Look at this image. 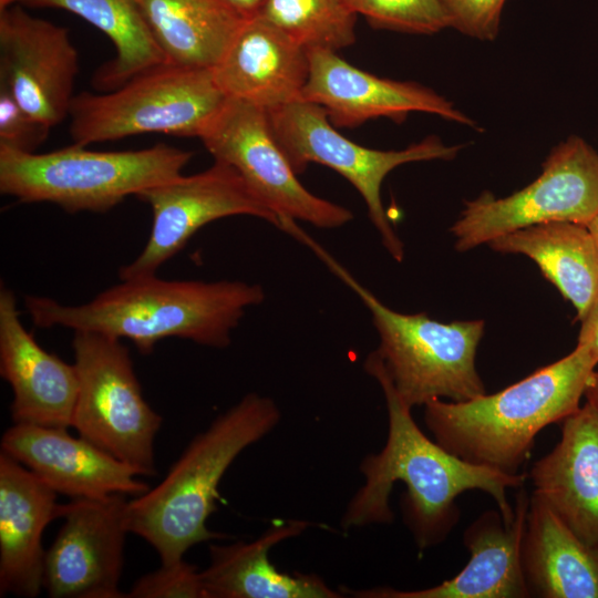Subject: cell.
<instances>
[{"label":"cell","instance_id":"12","mask_svg":"<svg viewBox=\"0 0 598 598\" xmlns=\"http://www.w3.org/2000/svg\"><path fill=\"white\" fill-rule=\"evenodd\" d=\"M152 210L148 239L140 255L120 268V280L156 275L207 224L236 215L264 219L279 228V218L230 165L215 161L207 169L183 174L135 195Z\"/></svg>","mask_w":598,"mask_h":598},{"label":"cell","instance_id":"20","mask_svg":"<svg viewBox=\"0 0 598 598\" xmlns=\"http://www.w3.org/2000/svg\"><path fill=\"white\" fill-rule=\"evenodd\" d=\"M58 493L0 453V595L33 598L43 588L42 535L60 517Z\"/></svg>","mask_w":598,"mask_h":598},{"label":"cell","instance_id":"21","mask_svg":"<svg viewBox=\"0 0 598 598\" xmlns=\"http://www.w3.org/2000/svg\"><path fill=\"white\" fill-rule=\"evenodd\" d=\"M561 422L559 442L530 468L533 493L598 550V411L586 402Z\"/></svg>","mask_w":598,"mask_h":598},{"label":"cell","instance_id":"36","mask_svg":"<svg viewBox=\"0 0 598 598\" xmlns=\"http://www.w3.org/2000/svg\"><path fill=\"white\" fill-rule=\"evenodd\" d=\"M16 4H19V0H0V11L6 10Z\"/></svg>","mask_w":598,"mask_h":598},{"label":"cell","instance_id":"14","mask_svg":"<svg viewBox=\"0 0 598 598\" xmlns=\"http://www.w3.org/2000/svg\"><path fill=\"white\" fill-rule=\"evenodd\" d=\"M79 53L66 28L20 4L0 11V85L51 128L69 117Z\"/></svg>","mask_w":598,"mask_h":598},{"label":"cell","instance_id":"13","mask_svg":"<svg viewBox=\"0 0 598 598\" xmlns=\"http://www.w3.org/2000/svg\"><path fill=\"white\" fill-rule=\"evenodd\" d=\"M127 496L73 498L61 504L64 519L45 549L43 588L52 598H123Z\"/></svg>","mask_w":598,"mask_h":598},{"label":"cell","instance_id":"29","mask_svg":"<svg viewBox=\"0 0 598 598\" xmlns=\"http://www.w3.org/2000/svg\"><path fill=\"white\" fill-rule=\"evenodd\" d=\"M130 598H205L200 571L184 559L140 577Z\"/></svg>","mask_w":598,"mask_h":598},{"label":"cell","instance_id":"5","mask_svg":"<svg viewBox=\"0 0 598 598\" xmlns=\"http://www.w3.org/2000/svg\"><path fill=\"white\" fill-rule=\"evenodd\" d=\"M289 235L310 248L370 311L379 336L374 351L401 399L410 406L436 399L462 402L486 393L475 358L484 320L431 319L426 313H401L386 307L299 226Z\"/></svg>","mask_w":598,"mask_h":598},{"label":"cell","instance_id":"19","mask_svg":"<svg viewBox=\"0 0 598 598\" xmlns=\"http://www.w3.org/2000/svg\"><path fill=\"white\" fill-rule=\"evenodd\" d=\"M221 93L266 111L301 97L308 49L260 16L248 18L212 69Z\"/></svg>","mask_w":598,"mask_h":598},{"label":"cell","instance_id":"6","mask_svg":"<svg viewBox=\"0 0 598 598\" xmlns=\"http://www.w3.org/2000/svg\"><path fill=\"white\" fill-rule=\"evenodd\" d=\"M193 152L158 143L134 151H92L73 143L48 153L0 146V192L66 213H105L127 196L182 175Z\"/></svg>","mask_w":598,"mask_h":598},{"label":"cell","instance_id":"16","mask_svg":"<svg viewBox=\"0 0 598 598\" xmlns=\"http://www.w3.org/2000/svg\"><path fill=\"white\" fill-rule=\"evenodd\" d=\"M1 452L72 499L134 497L150 488L133 466L68 429L13 423L2 435Z\"/></svg>","mask_w":598,"mask_h":598},{"label":"cell","instance_id":"27","mask_svg":"<svg viewBox=\"0 0 598 598\" xmlns=\"http://www.w3.org/2000/svg\"><path fill=\"white\" fill-rule=\"evenodd\" d=\"M256 16L308 50L338 51L355 41L357 14L346 0H264Z\"/></svg>","mask_w":598,"mask_h":598},{"label":"cell","instance_id":"17","mask_svg":"<svg viewBox=\"0 0 598 598\" xmlns=\"http://www.w3.org/2000/svg\"><path fill=\"white\" fill-rule=\"evenodd\" d=\"M530 496L524 486L515 502V515L506 524L499 511H486L464 532L463 542L471 554L465 567L453 578L420 590L374 587L343 594L359 598H527L520 548Z\"/></svg>","mask_w":598,"mask_h":598},{"label":"cell","instance_id":"34","mask_svg":"<svg viewBox=\"0 0 598 598\" xmlns=\"http://www.w3.org/2000/svg\"><path fill=\"white\" fill-rule=\"evenodd\" d=\"M586 402L590 403L598 411V371L595 370L586 385Z\"/></svg>","mask_w":598,"mask_h":598},{"label":"cell","instance_id":"3","mask_svg":"<svg viewBox=\"0 0 598 598\" xmlns=\"http://www.w3.org/2000/svg\"><path fill=\"white\" fill-rule=\"evenodd\" d=\"M597 360L585 344L494 393L462 402L424 404V422L442 447L460 458L518 474L536 435L579 409Z\"/></svg>","mask_w":598,"mask_h":598},{"label":"cell","instance_id":"30","mask_svg":"<svg viewBox=\"0 0 598 598\" xmlns=\"http://www.w3.org/2000/svg\"><path fill=\"white\" fill-rule=\"evenodd\" d=\"M51 127L28 113L0 85V146L23 152L35 153L49 137Z\"/></svg>","mask_w":598,"mask_h":598},{"label":"cell","instance_id":"4","mask_svg":"<svg viewBox=\"0 0 598 598\" xmlns=\"http://www.w3.org/2000/svg\"><path fill=\"white\" fill-rule=\"evenodd\" d=\"M280 417L272 399L246 394L192 440L155 487L127 501L128 532L147 542L162 565L184 559L196 544L227 537L207 527L217 509L220 481L236 457L271 432Z\"/></svg>","mask_w":598,"mask_h":598},{"label":"cell","instance_id":"31","mask_svg":"<svg viewBox=\"0 0 598 598\" xmlns=\"http://www.w3.org/2000/svg\"><path fill=\"white\" fill-rule=\"evenodd\" d=\"M451 28L482 41L497 37L506 0H440Z\"/></svg>","mask_w":598,"mask_h":598},{"label":"cell","instance_id":"9","mask_svg":"<svg viewBox=\"0 0 598 598\" xmlns=\"http://www.w3.org/2000/svg\"><path fill=\"white\" fill-rule=\"evenodd\" d=\"M267 113L271 130L296 173L301 174L316 163L343 176L363 198L384 248L396 261H402L404 245L381 198L384 178L406 163L453 159L461 146L447 145L432 135L396 151L365 147L342 135L320 105L302 97Z\"/></svg>","mask_w":598,"mask_h":598},{"label":"cell","instance_id":"26","mask_svg":"<svg viewBox=\"0 0 598 598\" xmlns=\"http://www.w3.org/2000/svg\"><path fill=\"white\" fill-rule=\"evenodd\" d=\"M27 8H54L79 16L103 32L115 56L97 69L93 86L112 91L133 76L167 62L155 43L137 0H19Z\"/></svg>","mask_w":598,"mask_h":598},{"label":"cell","instance_id":"2","mask_svg":"<svg viewBox=\"0 0 598 598\" xmlns=\"http://www.w3.org/2000/svg\"><path fill=\"white\" fill-rule=\"evenodd\" d=\"M264 300L265 290L258 283L165 280L153 275L121 280L83 305L27 296L24 307L39 328L62 327L127 339L142 354H150L166 338L226 348L246 309Z\"/></svg>","mask_w":598,"mask_h":598},{"label":"cell","instance_id":"23","mask_svg":"<svg viewBox=\"0 0 598 598\" xmlns=\"http://www.w3.org/2000/svg\"><path fill=\"white\" fill-rule=\"evenodd\" d=\"M520 559L530 597L598 598V550L579 539L535 493Z\"/></svg>","mask_w":598,"mask_h":598},{"label":"cell","instance_id":"33","mask_svg":"<svg viewBox=\"0 0 598 598\" xmlns=\"http://www.w3.org/2000/svg\"><path fill=\"white\" fill-rule=\"evenodd\" d=\"M246 19L255 17L264 0H229Z\"/></svg>","mask_w":598,"mask_h":598},{"label":"cell","instance_id":"1","mask_svg":"<svg viewBox=\"0 0 598 598\" xmlns=\"http://www.w3.org/2000/svg\"><path fill=\"white\" fill-rule=\"evenodd\" d=\"M364 370L380 384L388 411V437L379 453L363 458V485L348 504L341 525L346 528L390 524V496L394 483L406 487L403 517L421 550L442 543L460 518L456 498L480 489L496 502L506 524L515 515L507 498L509 488L524 486L525 473L506 474L466 462L430 440L417 426L410 408L396 392L380 358L373 351Z\"/></svg>","mask_w":598,"mask_h":598},{"label":"cell","instance_id":"8","mask_svg":"<svg viewBox=\"0 0 598 598\" xmlns=\"http://www.w3.org/2000/svg\"><path fill=\"white\" fill-rule=\"evenodd\" d=\"M72 348L79 379L72 427L140 475H156L162 416L143 396L130 350L121 339L94 331H74Z\"/></svg>","mask_w":598,"mask_h":598},{"label":"cell","instance_id":"18","mask_svg":"<svg viewBox=\"0 0 598 598\" xmlns=\"http://www.w3.org/2000/svg\"><path fill=\"white\" fill-rule=\"evenodd\" d=\"M0 374L12 390L13 423L72 426L79 379L74 363L44 350L24 328L13 291L0 289Z\"/></svg>","mask_w":598,"mask_h":598},{"label":"cell","instance_id":"22","mask_svg":"<svg viewBox=\"0 0 598 598\" xmlns=\"http://www.w3.org/2000/svg\"><path fill=\"white\" fill-rule=\"evenodd\" d=\"M309 526L305 520L278 523L252 542L212 544L209 565L200 571L205 598H339L322 578L286 574L269 559V550Z\"/></svg>","mask_w":598,"mask_h":598},{"label":"cell","instance_id":"28","mask_svg":"<svg viewBox=\"0 0 598 598\" xmlns=\"http://www.w3.org/2000/svg\"><path fill=\"white\" fill-rule=\"evenodd\" d=\"M375 29L412 34H433L451 22L440 0H346Z\"/></svg>","mask_w":598,"mask_h":598},{"label":"cell","instance_id":"24","mask_svg":"<svg viewBox=\"0 0 598 598\" xmlns=\"http://www.w3.org/2000/svg\"><path fill=\"white\" fill-rule=\"evenodd\" d=\"M502 254H519L568 300L581 320L598 299V246L586 225L550 221L499 236L487 244Z\"/></svg>","mask_w":598,"mask_h":598},{"label":"cell","instance_id":"25","mask_svg":"<svg viewBox=\"0 0 598 598\" xmlns=\"http://www.w3.org/2000/svg\"><path fill=\"white\" fill-rule=\"evenodd\" d=\"M167 62L213 69L246 18L229 0H137Z\"/></svg>","mask_w":598,"mask_h":598},{"label":"cell","instance_id":"32","mask_svg":"<svg viewBox=\"0 0 598 598\" xmlns=\"http://www.w3.org/2000/svg\"><path fill=\"white\" fill-rule=\"evenodd\" d=\"M580 321L581 327L577 343L587 346L598 362V299Z\"/></svg>","mask_w":598,"mask_h":598},{"label":"cell","instance_id":"15","mask_svg":"<svg viewBox=\"0 0 598 598\" xmlns=\"http://www.w3.org/2000/svg\"><path fill=\"white\" fill-rule=\"evenodd\" d=\"M308 55L309 73L301 97L320 105L337 128H354L377 117L400 123L413 112L476 125L452 102L424 85L377 76L350 64L337 51L309 49Z\"/></svg>","mask_w":598,"mask_h":598},{"label":"cell","instance_id":"7","mask_svg":"<svg viewBox=\"0 0 598 598\" xmlns=\"http://www.w3.org/2000/svg\"><path fill=\"white\" fill-rule=\"evenodd\" d=\"M225 100L212 69L164 62L112 91L75 94L70 134L84 146L145 133L199 137Z\"/></svg>","mask_w":598,"mask_h":598},{"label":"cell","instance_id":"11","mask_svg":"<svg viewBox=\"0 0 598 598\" xmlns=\"http://www.w3.org/2000/svg\"><path fill=\"white\" fill-rule=\"evenodd\" d=\"M215 161L234 167L255 195L279 218L319 228L353 219L347 207L321 198L298 179L270 126L266 110L226 97L198 137Z\"/></svg>","mask_w":598,"mask_h":598},{"label":"cell","instance_id":"35","mask_svg":"<svg viewBox=\"0 0 598 598\" xmlns=\"http://www.w3.org/2000/svg\"><path fill=\"white\" fill-rule=\"evenodd\" d=\"M588 229L590 230L591 235L594 236L596 244L598 246V215L594 217L588 224Z\"/></svg>","mask_w":598,"mask_h":598},{"label":"cell","instance_id":"10","mask_svg":"<svg viewBox=\"0 0 598 598\" xmlns=\"http://www.w3.org/2000/svg\"><path fill=\"white\" fill-rule=\"evenodd\" d=\"M598 215V152L579 136L555 146L542 174L526 187L496 198L484 192L465 202L450 231L455 248L467 251L508 233L537 224L586 225Z\"/></svg>","mask_w":598,"mask_h":598}]
</instances>
